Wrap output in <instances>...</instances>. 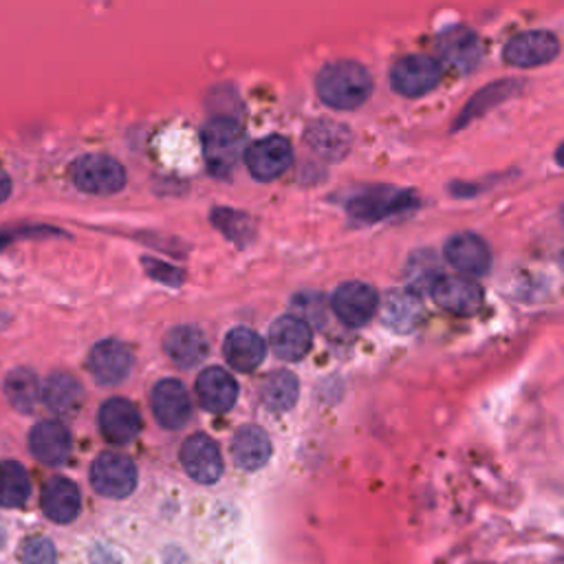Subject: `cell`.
I'll return each instance as SVG.
<instances>
[{
	"label": "cell",
	"instance_id": "17",
	"mask_svg": "<svg viewBox=\"0 0 564 564\" xmlns=\"http://www.w3.org/2000/svg\"><path fill=\"white\" fill-rule=\"evenodd\" d=\"M88 368L99 383H119L132 368V352L119 339H104L93 346Z\"/></svg>",
	"mask_w": 564,
	"mask_h": 564
},
{
	"label": "cell",
	"instance_id": "6",
	"mask_svg": "<svg viewBox=\"0 0 564 564\" xmlns=\"http://www.w3.org/2000/svg\"><path fill=\"white\" fill-rule=\"evenodd\" d=\"M90 482L106 498H126L137 487V467L126 454L104 452L90 465Z\"/></svg>",
	"mask_w": 564,
	"mask_h": 564
},
{
	"label": "cell",
	"instance_id": "33",
	"mask_svg": "<svg viewBox=\"0 0 564 564\" xmlns=\"http://www.w3.org/2000/svg\"><path fill=\"white\" fill-rule=\"evenodd\" d=\"M293 317L302 319L308 326H324L326 317V300L317 291H302L293 295Z\"/></svg>",
	"mask_w": 564,
	"mask_h": 564
},
{
	"label": "cell",
	"instance_id": "38",
	"mask_svg": "<svg viewBox=\"0 0 564 564\" xmlns=\"http://www.w3.org/2000/svg\"><path fill=\"white\" fill-rule=\"evenodd\" d=\"M560 267H562V271H564V251L560 253Z\"/></svg>",
	"mask_w": 564,
	"mask_h": 564
},
{
	"label": "cell",
	"instance_id": "32",
	"mask_svg": "<svg viewBox=\"0 0 564 564\" xmlns=\"http://www.w3.org/2000/svg\"><path fill=\"white\" fill-rule=\"evenodd\" d=\"M212 220L231 242H236L240 247L249 245L253 240V236H256L253 220L245 212H236V209H227V207H216L212 212Z\"/></svg>",
	"mask_w": 564,
	"mask_h": 564
},
{
	"label": "cell",
	"instance_id": "16",
	"mask_svg": "<svg viewBox=\"0 0 564 564\" xmlns=\"http://www.w3.org/2000/svg\"><path fill=\"white\" fill-rule=\"evenodd\" d=\"M269 344L278 359L300 361L313 344L311 326L293 315L278 317L269 328Z\"/></svg>",
	"mask_w": 564,
	"mask_h": 564
},
{
	"label": "cell",
	"instance_id": "1",
	"mask_svg": "<svg viewBox=\"0 0 564 564\" xmlns=\"http://www.w3.org/2000/svg\"><path fill=\"white\" fill-rule=\"evenodd\" d=\"M315 88L326 106L355 110L372 95V77L368 68L355 59H335L317 73Z\"/></svg>",
	"mask_w": 564,
	"mask_h": 564
},
{
	"label": "cell",
	"instance_id": "35",
	"mask_svg": "<svg viewBox=\"0 0 564 564\" xmlns=\"http://www.w3.org/2000/svg\"><path fill=\"white\" fill-rule=\"evenodd\" d=\"M143 262H145L148 271H150L154 278L167 282V284H181V282H178V280H181V271L170 269V267H165V264H161V262H154V260H150V258H145Z\"/></svg>",
	"mask_w": 564,
	"mask_h": 564
},
{
	"label": "cell",
	"instance_id": "5",
	"mask_svg": "<svg viewBox=\"0 0 564 564\" xmlns=\"http://www.w3.org/2000/svg\"><path fill=\"white\" fill-rule=\"evenodd\" d=\"M441 75L443 68L436 57L425 53H412L394 62L390 70V84L403 97H421L438 86Z\"/></svg>",
	"mask_w": 564,
	"mask_h": 564
},
{
	"label": "cell",
	"instance_id": "36",
	"mask_svg": "<svg viewBox=\"0 0 564 564\" xmlns=\"http://www.w3.org/2000/svg\"><path fill=\"white\" fill-rule=\"evenodd\" d=\"M11 194V178L7 176L4 170H0V203H4Z\"/></svg>",
	"mask_w": 564,
	"mask_h": 564
},
{
	"label": "cell",
	"instance_id": "7",
	"mask_svg": "<svg viewBox=\"0 0 564 564\" xmlns=\"http://www.w3.org/2000/svg\"><path fill=\"white\" fill-rule=\"evenodd\" d=\"M482 59V42L467 26H452L436 37V62L465 75Z\"/></svg>",
	"mask_w": 564,
	"mask_h": 564
},
{
	"label": "cell",
	"instance_id": "24",
	"mask_svg": "<svg viewBox=\"0 0 564 564\" xmlns=\"http://www.w3.org/2000/svg\"><path fill=\"white\" fill-rule=\"evenodd\" d=\"M231 454L238 467L247 471H256L264 467L271 458V441L269 434L258 425H242L231 441Z\"/></svg>",
	"mask_w": 564,
	"mask_h": 564
},
{
	"label": "cell",
	"instance_id": "30",
	"mask_svg": "<svg viewBox=\"0 0 564 564\" xmlns=\"http://www.w3.org/2000/svg\"><path fill=\"white\" fill-rule=\"evenodd\" d=\"M31 496L26 469L15 460H0V505L20 507Z\"/></svg>",
	"mask_w": 564,
	"mask_h": 564
},
{
	"label": "cell",
	"instance_id": "19",
	"mask_svg": "<svg viewBox=\"0 0 564 564\" xmlns=\"http://www.w3.org/2000/svg\"><path fill=\"white\" fill-rule=\"evenodd\" d=\"M99 430L110 443H128L141 430L139 410L132 405V401L112 397L99 408Z\"/></svg>",
	"mask_w": 564,
	"mask_h": 564
},
{
	"label": "cell",
	"instance_id": "29",
	"mask_svg": "<svg viewBox=\"0 0 564 564\" xmlns=\"http://www.w3.org/2000/svg\"><path fill=\"white\" fill-rule=\"evenodd\" d=\"M516 90H518V82H511V79L494 82V84L485 86L482 90H478V93H476V95L465 104L463 112H460V115H458V119H456L454 130H456V128H460V126H465L467 121H471V119H476V117L485 115L487 110H491V108H494V106H498L500 101L509 99Z\"/></svg>",
	"mask_w": 564,
	"mask_h": 564
},
{
	"label": "cell",
	"instance_id": "4",
	"mask_svg": "<svg viewBox=\"0 0 564 564\" xmlns=\"http://www.w3.org/2000/svg\"><path fill=\"white\" fill-rule=\"evenodd\" d=\"M70 181L86 194L110 196L126 185V170L108 154H84L73 161Z\"/></svg>",
	"mask_w": 564,
	"mask_h": 564
},
{
	"label": "cell",
	"instance_id": "25",
	"mask_svg": "<svg viewBox=\"0 0 564 564\" xmlns=\"http://www.w3.org/2000/svg\"><path fill=\"white\" fill-rule=\"evenodd\" d=\"M42 399L51 412L59 416H70L84 403V388L73 375L53 372L42 386Z\"/></svg>",
	"mask_w": 564,
	"mask_h": 564
},
{
	"label": "cell",
	"instance_id": "8",
	"mask_svg": "<svg viewBox=\"0 0 564 564\" xmlns=\"http://www.w3.org/2000/svg\"><path fill=\"white\" fill-rule=\"evenodd\" d=\"M557 53H560L557 35L551 31H542V29L522 31V33L513 35L502 48L505 62L511 66H520V68L549 64L557 57Z\"/></svg>",
	"mask_w": 564,
	"mask_h": 564
},
{
	"label": "cell",
	"instance_id": "11",
	"mask_svg": "<svg viewBox=\"0 0 564 564\" xmlns=\"http://www.w3.org/2000/svg\"><path fill=\"white\" fill-rule=\"evenodd\" d=\"M181 463L189 478L200 485H212L223 474V456L214 438L207 434H192L181 445Z\"/></svg>",
	"mask_w": 564,
	"mask_h": 564
},
{
	"label": "cell",
	"instance_id": "23",
	"mask_svg": "<svg viewBox=\"0 0 564 564\" xmlns=\"http://www.w3.org/2000/svg\"><path fill=\"white\" fill-rule=\"evenodd\" d=\"M163 346L170 359L181 368H192L200 364L209 352L205 333L194 324H181L170 328L163 339Z\"/></svg>",
	"mask_w": 564,
	"mask_h": 564
},
{
	"label": "cell",
	"instance_id": "31",
	"mask_svg": "<svg viewBox=\"0 0 564 564\" xmlns=\"http://www.w3.org/2000/svg\"><path fill=\"white\" fill-rule=\"evenodd\" d=\"M443 267H441V260L434 251L430 249H419L410 256L408 264H405V278L414 289L419 291H432V286L443 278Z\"/></svg>",
	"mask_w": 564,
	"mask_h": 564
},
{
	"label": "cell",
	"instance_id": "9",
	"mask_svg": "<svg viewBox=\"0 0 564 564\" xmlns=\"http://www.w3.org/2000/svg\"><path fill=\"white\" fill-rule=\"evenodd\" d=\"M379 306V295L377 291L359 280L352 282H344L333 291L330 297V308L335 311V315L352 328H359L364 324H368Z\"/></svg>",
	"mask_w": 564,
	"mask_h": 564
},
{
	"label": "cell",
	"instance_id": "18",
	"mask_svg": "<svg viewBox=\"0 0 564 564\" xmlns=\"http://www.w3.org/2000/svg\"><path fill=\"white\" fill-rule=\"evenodd\" d=\"M196 397L207 412H227L238 399L236 379L220 366L205 368L196 377Z\"/></svg>",
	"mask_w": 564,
	"mask_h": 564
},
{
	"label": "cell",
	"instance_id": "27",
	"mask_svg": "<svg viewBox=\"0 0 564 564\" xmlns=\"http://www.w3.org/2000/svg\"><path fill=\"white\" fill-rule=\"evenodd\" d=\"M4 394L15 410L24 414L33 412L37 401L42 399V386L37 375L31 368H13L4 377Z\"/></svg>",
	"mask_w": 564,
	"mask_h": 564
},
{
	"label": "cell",
	"instance_id": "26",
	"mask_svg": "<svg viewBox=\"0 0 564 564\" xmlns=\"http://www.w3.org/2000/svg\"><path fill=\"white\" fill-rule=\"evenodd\" d=\"M306 139L317 154H322L328 161H339L348 154L352 134L346 126L337 121H315L306 130Z\"/></svg>",
	"mask_w": 564,
	"mask_h": 564
},
{
	"label": "cell",
	"instance_id": "10",
	"mask_svg": "<svg viewBox=\"0 0 564 564\" xmlns=\"http://www.w3.org/2000/svg\"><path fill=\"white\" fill-rule=\"evenodd\" d=\"M291 161H293V148L280 134L258 139L245 150V163L251 176L258 181L278 178L289 170Z\"/></svg>",
	"mask_w": 564,
	"mask_h": 564
},
{
	"label": "cell",
	"instance_id": "37",
	"mask_svg": "<svg viewBox=\"0 0 564 564\" xmlns=\"http://www.w3.org/2000/svg\"><path fill=\"white\" fill-rule=\"evenodd\" d=\"M555 161L560 163V165H564V141L560 143V148L555 150Z\"/></svg>",
	"mask_w": 564,
	"mask_h": 564
},
{
	"label": "cell",
	"instance_id": "34",
	"mask_svg": "<svg viewBox=\"0 0 564 564\" xmlns=\"http://www.w3.org/2000/svg\"><path fill=\"white\" fill-rule=\"evenodd\" d=\"M22 564H57V555H55V546L48 538L44 535H33L24 542L22 546V555H20Z\"/></svg>",
	"mask_w": 564,
	"mask_h": 564
},
{
	"label": "cell",
	"instance_id": "12",
	"mask_svg": "<svg viewBox=\"0 0 564 564\" xmlns=\"http://www.w3.org/2000/svg\"><path fill=\"white\" fill-rule=\"evenodd\" d=\"M379 319L394 333H412L423 319V302L412 289H390L379 297Z\"/></svg>",
	"mask_w": 564,
	"mask_h": 564
},
{
	"label": "cell",
	"instance_id": "22",
	"mask_svg": "<svg viewBox=\"0 0 564 564\" xmlns=\"http://www.w3.org/2000/svg\"><path fill=\"white\" fill-rule=\"evenodd\" d=\"M40 505L48 520L66 524L77 518L79 507H82V496L73 480H68L64 476H55L44 485Z\"/></svg>",
	"mask_w": 564,
	"mask_h": 564
},
{
	"label": "cell",
	"instance_id": "3",
	"mask_svg": "<svg viewBox=\"0 0 564 564\" xmlns=\"http://www.w3.org/2000/svg\"><path fill=\"white\" fill-rule=\"evenodd\" d=\"M346 212L359 223H377L394 214L408 212L416 205V196L408 189H397L388 185L361 187L346 198Z\"/></svg>",
	"mask_w": 564,
	"mask_h": 564
},
{
	"label": "cell",
	"instance_id": "2",
	"mask_svg": "<svg viewBox=\"0 0 564 564\" xmlns=\"http://www.w3.org/2000/svg\"><path fill=\"white\" fill-rule=\"evenodd\" d=\"M203 152L207 170L214 176H227L245 156L247 137L238 121L231 117H214L203 128Z\"/></svg>",
	"mask_w": 564,
	"mask_h": 564
},
{
	"label": "cell",
	"instance_id": "20",
	"mask_svg": "<svg viewBox=\"0 0 564 564\" xmlns=\"http://www.w3.org/2000/svg\"><path fill=\"white\" fill-rule=\"evenodd\" d=\"M29 449L44 465H62L70 454V432L59 421H40L29 434Z\"/></svg>",
	"mask_w": 564,
	"mask_h": 564
},
{
	"label": "cell",
	"instance_id": "15",
	"mask_svg": "<svg viewBox=\"0 0 564 564\" xmlns=\"http://www.w3.org/2000/svg\"><path fill=\"white\" fill-rule=\"evenodd\" d=\"M152 412L163 427H183L192 416V401L183 383L176 379H161L152 390Z\"/></svg>",
	"mask_w": 564,
	"mask_h": 564
},
{
	"label": "cell",
	"instance_id": "21",
	"mask_svg": "<svg viewBox=\"0 0 564 564\" xmlns=\"http://www.w3.org/2000/svg\"><path fill=\"white\" fill-rule=\"evenodd\" d=\"M223 352H225L227 364L234 370L251 372L264 361L267 344L256 330H251L247 326H238L227 333V337L223 341Z\"/></svg>",
	"mask_w": 564,
	"mask_h": 564
},
{
	"label": "cell",
	"instance_id": "28",
	"mask_svg": "<svg viewBox=\"0 0 564 564\" xmlns=\"http://www.w3.org/2000/svg\"><path fill=\"white\" fill-rule=\"evenodd\" d=\"M300 397V381L291 370H275L262 383V401L273 412H286Z\"/></svg>",
	"mask_w": 564,
	"mask_h": 564
},
{
	"label": "cell",
	"instance_id": "13",
	"mask_svg": "<svg viewBox=\"0 0 564 564\" xmlns=\"http://www.w3.org/2000/svg\"><path fill=\"white\" fill-rule=\"evenodd\" d=\"M445 258L456 271L465 273L467 278L485 275L491 267V251L487 242L471 231L449 236V240L445 242Z\"/></svg>",
	"mask_w": 564,
	"mask_h": 564
},
{
	"label": "cell",
	"instance_id": "14",
	"mask_svg": "<svg viewBox=\"0 0 564 564\" xmlns=\"http://www.w3.org/2000/svg\"><path fill=\"white\" fill-rule=\"evenodd\" d=\"M434 302L454 315H474L482 306V289L471 278L443 275L432 286Z\"/></svg>",
	"mask_w": 564,
	"mask_h": 564
}]
</instances>
